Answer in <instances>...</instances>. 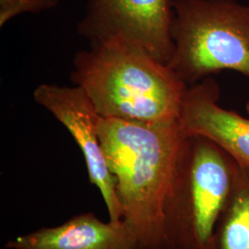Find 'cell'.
Returning a JSON list of instances; mask_svg holds the SVG:
<instances>
[{
	"mask_svg": "<svg viewBox=\"0 0 249 249\" xmlns=\"http://www.w3.org/2000/svg\"><path fill=\"white\" fill-rule=\"evenodd\" d=\"M77 53L72 82L104 118L154 122L178 118L187 85L168 65L122 38L90 41Z\"/></svg>",
	"mask_w": 249,
	"mask_h": 249,
	"instance_id": "2",
	"label": "cell"
},
{
	"mask_svg": "<svg viewBox=\"0 0 249 249\" xmlns=\"http://www.w3.org/2000/svg\"><path fill=\"white\" fill-rule=\"evenodd\" d=\"M173 8L168 66L187 86L223 71L249 78V4L173 0Z\"/></svg>",
	"mask_w": 249,
	"mask_h": 249,
	"instance_id": "3",
	"label": "cell"
},
{
	"mask_svg": "<svg viewBox=\"0 0 249 249\" xmlns=\"http://www.w3.org/2000/svg\"><path fill=\"white\" fill-rule=\"evenodd\" d=\"M58 0H0V26L24 12H40L53 9Z\"/></svg>",
	"mask_w": 249,
	"mask_h": 249,
	"instance_id": "10",
	"label": "cell"
},
{
	"mask_svg": "<svg viewBox=\"0 0 249 249\" xmlns=\"http://www.w3.org/2000/svg\"><path fill=\"white\" fill-rule=\"evenodd\" d=\"M220 85L209 77L187 86L178 119L187 136L217 144L241 165L249 167V118L219 105Z\"/></svg>",
	"mask_w": 249,
	"mask_h": 249,
	"instance_id": "7",
	"label": "cell"
},
{
	"mask_svg": "<svg viewBox=\"0 0 249 249\" xmlns=\"http://www.w3.org/2000/svg\"><path fill=\"white\" fill-rule=\"evenodd\" d=\"M79 24L90 41L118 37L168 65L174 53L173 0H88Z\"/></svg>",
	"mask_w": 249,
	"mask_h": 249,
	"instance_id": "5",
	"label": "cell"
},
{
	"mask_svg": "<svg viewBox=\"0 0 249 249\" xmlns=\"http://www.w3.org/2000/svg\"><path fill=\"white\" fill-rule=\"evenodd\" d=\"M36 102L62 123L79 145L86 160L89 181L96 186L107 205L109 221L123 220L116 179L111 173L99 138V115L86 92L79 86L42 84L34 92Z\"/></svg>",
	"mask_w": 249,
	"mask_h": 249,
	"instance_id": "6",
	"label": "cell"
},
{
	"mask_svg": "<svg viewBox=\"0 0 249 249\" xmlns=\"http://www.w3.org/2000/svg\"><path fill=\"white\" fill-rule=\"evenodd\" d=\"M99 138L116 179L123 220L138 249H166L164 211L189 137L178 118L142 122L102 117Z\"/></svg>",
	"mask_w": 249,
	"mask_h": 249,
	"instance_id": "1",
	"label": "cell"
},
{
	"mask_svg": "<svg viewBox=\"0 0 249 249\" xmlns=\"http://www.w3.org/2000/svg\"><path fill=\"white\" fill-rule=\"evenodd\" d=\"M188 137L165 205V245L166 249H211L238 162L209 139Z\"/></svg>",
	"mask_w": 249,
	"mask_h": 249,
	"instance_id": "4",
	"label": "cell"
},
{
	"mask_svg": "<svg viewBox=\"0 0 249 249\" xmlns=\"http://www.w3.org/2000/svg\"><path fill=\"white\" fill-rule=\"evenodd\" d=\"M7 249H138L133 229L124 220L105 223L93 213H84L53 227L18 235Z\"/></svg>",
	"mask_w": 249,
	"mask_h": 249,
	"instance_id": "8",
	"label": "cell"
},
{
	"mask_svg": "<svg viewBox=\"0 0 249 249\" xmlns=\"http://www.w3.org/2000/svg\"><path fill=\"white\" fill-rule=\"evenodd\" d=\"M211 249H249V167L238 163Z\"/></svg>",
	"mask_w": 249,
	"mask_h": 249,
	"instance_id": "9",
	"label": "cell"
},
{
	"mask_svg": "<svg viewBox=\"0 0 249 249\" xmlns=\"http://www.w3.org/2000/svg\"><path fill=\"white\" fill-rule=\"evenodd\" d=\"M246 109H247V112H248V114L249 115V101L247 103V106H246Z\"/></svg>",
	"mask_w": 249,
	"mask_h": 249,
	"instance_id": "11",
	"label": "cell"
}]
</instances>
